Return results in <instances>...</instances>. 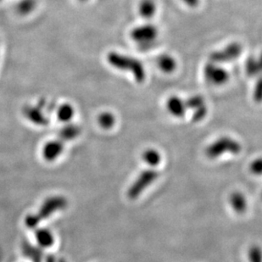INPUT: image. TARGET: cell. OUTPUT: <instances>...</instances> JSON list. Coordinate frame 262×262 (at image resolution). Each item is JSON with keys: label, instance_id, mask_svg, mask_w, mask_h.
<instances>
[{"label": "cell", "instance_id": "cell-1", "mask_svg": "<svg viewBox=\"0 0 262 262\" xmlns=\"http://www.w3.org/2000/svg\"><path fill=\"white\" fill-rule=\"evenodd\" d=\"M109 64L116 69L131 72L137 82L139 83L144 82L146 78L145 69L144 64L139 59L121 55L118 53H110L107 56Z\"/></svg>", "mask_w": 262, "mask_h": 262}, {"label": "cell", "instance_id": "cell-2", "mask_svg": "<svg viewBox=\"0 0 262 262\" xmlns=\"http://www.w3.org/2000/svg\"><path fill=\"white\" fill-rule=\"evenodd\" d=\"M67 200L61 196H55L48 199L37 214L29 215L26 218V225L29 228H36L41 221L50 217V215L58 210H63L64 208L67 207Z\"/></svg>", "mask_w": 262, "mask_h": 262}, {"label": "cell", "instance_id": "cell-3", "mask_svg": "<svg viewBox=\"0 0 262 262\" xmlns=\"http://www.w3.org/2000/svg\"><path fill=\"white\" fill-rule=\"evenodd\" d=\"M241 150L242 147L237 140L229 137H222L208 146L205 149V155L208 158L216 159L227 153L237 155Z\"/></svg>", "mask_w": 262, "mask_h": 262}, {"label": "cell", "instance_id": "cell-4", "mask_svg": "<svg viewBox=\"0 0 262 262\" xmlns=\"http://www.w3.org/2000/svg\"><path fill=\"white\" fill-rule=\"evenodd\" d=\"M159 178V172L156 170H146L137 178L127 192V196L131 200H136L144 193L146 188L149 187Z\"/></svg>", "mask_w": 262, "mask_h": 262}, {"label": "cell", "instance_id": "cell-5", "mask_svg": "<svg viewBox=\"0 0 262 262\" xmlns=\"http://www.w3.org/2000/svg\"><path fill=\"white\" fill-rule=\"evenodd\" d=\"M242 45L238 42H232L223 50L211 53L210 55V62L215 64H223L233 61L239 57L242 54Z\"/></svg>", "mask_w": 262, "mask_h": 262}, {"label": "cell", "instance_id": "cell-6", "mask_svg": "<svg viewBox=\"0 0 262 262\" xmlns=\"http://www.w3.org/2000/svg\"><path fill=\"white\" fill-rule=\"evenodd\" d=\"M130 36L138 43L148 45L156 40L158 36V29L152 24L139 26L132 30Z\"/></svg>", "mask_w": 262, "mask_h": 262}, {"label": "cell", "instance_id": "cell-7", "mask_svg": "<svg viewBox=\"0 0 262 262\" xmlns=\"http://www.w3.org/2000/svg\"><path fill=\"white\" fill-rule=\"evenodd\" d=\"M204 75L207 82L214 85H223L229 80V73L223 67L210 62L205 64Z\"/></svg>", "mask_w": 262, "mask_h": 262}, {"label": "cell", "instance_id": "cell-8", "mask_svg": "<svg viewBox=\"0 0 262 262\" xmlns=\"http://www.w3.org/2000/svg\"><path fill=\"white\" fill-rule=\"evenodd\" d=\"M166 109L173 117H183L185 116L187 107L185 101L178 96H171L166 101Z\"/></svg>", "mask_w": 262, "mask_h": 262}, {"label": "cell", "instance_id": "cell-9", "mask_svg": "<svg viewBox=\"0 0 262 262\" xmlns=\"http://www.w3.org/2000/svg\"><path fill=\"white\" fill-rule=\"evenodd\" d=\"M23 114L30 121L39 126H45L49 124V119L42 114L38 107H25L23 110Z\"/></svg>", "mask_w": 262, "mask_h": 262}, {"label": "cell", "instance_id": "cell-10", "mask_svg": "<svg viewBox=\"0 0 262 262\" xmlns=\"http://www.w3.org/2000/svg\"><path fill=\"white\" fill-rule=\"evenodd\" d=\"M63 144L60 140L51 141L45 144L42 149V156L48 161H55L63 151Z\"/></svg>", "mask_w": 262, "mask_h": 262}, {"label": "cell", "instance_id": "cell-11", "mask_svg": "<svg viewBox=\"0 0 262 262\" xmlns=\"http://www.w3.org/2000/svg\"><path fill=\"white\" fill-rule=\"evenodd\" d=\"M229 201H230V205L233 210L237 214H243L247 210V200L245 198V196L240 192L236 191V192L231 193Z\"/></svg>", "mask_w": 262, "mask_h": 262}, {"label": "cell", "instance_id": "cell-12", "mask_svg": "<svg viewBox=\"0 0 262 262\" xmlns=\"http://www.w3.org/2000/svg\"><path fill=\"white\" fill-rule=\"evenodd\" d=\"M157 5L155 0H141L139 5V15L144 19H150L156 15Z\"/></svg>", "mask_w": 262, "mask_h": 262}, {"label": "cell", "instance_id": "cell-13", "mask_svg": "<svg viewBox=\"0 0 262 262\" xmlns=\"http://www.w3.org/2000/svg\"><path fill=\"white\" fill-rule=\"evenodd\" d=\"M157 64L159 68L166 73H171L177 68L176 59L169 55H161L157 59Z\"/></svg>", "mask_w": 262, "mask_h": 262}, {"label": "cell", "instance_id": "cell-14", "mask_svg": "<svg viewBox=\"0 0 262 262\" xmlns=\"http://www.w3.org/2000/svg\"><path fill=\"white\" fill-rule=\"evenodd\" d=\"M81 133L79 126L75 125H67L59 131V138L60 141H69L77 138Z\"/></svg>", "mask_w": 262, "mask_h": 262}, {"label": "cell", "instance_id": "cell-15", "mask_svg": "<svg viewBox=\"0 0 262 262\" xmlns=\"http://www.w3.org/2000/svg\"><path fill=\"white\" fill-rule=\"evenodd\" d=\"M36 239L40 246L43 248L50 247L54 244V236L48 229H38L36 232Z\"/></svg>", "mask_w": 262, "mask_h": 262}, {"label": "cell", "instance_id": "cell-16", "mask_svg": "<svg viewBox=\"0 0 262 262\" xmlns=\"http://www.w3.org/2000/svg\"><path fill=\"white\" fill-rule=\"evenodd\" d=\"M143 160L149 166H157L161 163V154L159 153L156 149L148 148L143 153Z\"/></svg>", "mask_w": 262, "mask_h": 262}, {"label": "cell", "instance_id": "cell-17", "mask_svg": "<svg viewBox=\"0 0 262 262\" xmlns=\"http://www.w3.org/2000/svg\"><path fill=\"white\" fill-rule=\"evenodd\" d=\"M74 108L69 104H62L59 107L57 112V117L59 121L67 122L71 121L74 117Z\"/></svg>", "mask_w": 262, "mask_h": 262}, {"label": "cell", "instance_id": "cell-18", "mask_svg": "<svg viewBox=\"0 0 262 262\" xmlns=\"http://www.w3.org/2000/svg\"><path fill=\"white\" fill-rule=\"evenodd\" d=\"M245 69L247 72L248 76L250 77H256L261 74V70H260V63L257 59L255 57H250L246 61L245 64Z\"/></svg>", "mask_w": 262, "mask_h": 262}, {"label": "cell", "instance_id": "cell-19", "mask_svg": "<svg viewBox=\"0 0 262 262\" xmlns=\"http://www.w3.org/2000/svg\"><path fill=\"white\" fill-rule=\"evenodd\" d=\"M98 122L102 128L111 129L116 124V117L111 112H103L98 117Z\"/></svg>", "mask_w": 262, "mask_h": 262}, {"label": "cell", "instance_id": "cell-20", "mask_svg": "<svg viewBox=\"0 0 262 262\" xmlns=\"http://www.w3.org/2000/svg\"><path fill=\"white\" fill-rule=\"evenodd\" d=\"M186 107L187 110H194L198 109L200 107L204 106L205 105V99L201 95H194V96L190 97L188 99L185 100Z\"/></svg>", "mask_w": 262, "mask_h": 262}, {"label": "cell", "instance_id": "cell-21", "mask_svg": "<svg viewBox=\"0 0 262 262\" xmlns=\"http://www.w3.org/2000/svg\"><path fill=\"white\" fill-rule=\"evenodd\" d=\"M36 7L35 0H21L17 5V11L20 15H28Z\"/></svg>", "mask_w": 262, "mask_h": 262}, {"label": "cell", "instance_id": "cell-22", "mask_svg": "<svg viewBox=\"0 0 262 262\" xmlns=\"http://www.w3.org/2000/svg\"><path fill=\"white\" fill-rule=\"evenodd\" d=\"M23 251L26 255H28V257L31 258L34 262H41V252L39 250L32 247L28 244H25L23 247Z\"/></svg>", "mask_w": 262, "mask_h": 262}, {"label": "cell", "instance_id": "cell-23", "mask_svg": "<svg viewBox=\"0 0 262 262\" xmlns=\"http://www.w3.org/2000/svg\"><path fill=\"white\" fill-rule=\"evenodd\" d=\"M249 259L250 262H262V250L258 245H253L249 250Z\"/></svg>", "mask_w": 262, "mask_h": 262}, {"label": "cell", "instance_id": "cell-24", "mask_svg": "<svg viewBox=\"0 0 262 262\" xmlns=\"http://www.w3.org/2000/svg\"><path fill=\"white\" fill-rule=\"evenodd\" d=\"M208 109L206 105H204V106L200 107L198 109L194 110L193 111V116H192V120L194 122H198V121H201L206 117V115H207Z\"/></svg>", "mask_w": 262, "mask_h": 262}, {"label": "cell", "instance_id": "cell-25", "mask_svg": "<svg viewBox=\"0 0 262 262\" xmlns=\"http://www.w3.org/2000/svg\"><path fill=\"white\" fill-rule=\"evenodd\" d=\"M250 170L251 173L254 175H262V157L255 159V161H253L252 163L250 164Z\"/></svg>", "mask_w": 262, "mask_h": 262}, {"label": "cell", "instance_id": "cell-26", "mask_svg": "<svg viewBox=\"0 0 262 262\" xmlns=\"http://www.w3.org/2000/svg\"><path fill=\"white\" fill-rule=\"evenodd\" d=\"M254 99L256 103H261L262 102V75H260V78L258 80L256 84H255V89H254V94H253Z\"/></svg>", "mask_w": 262, "mask_h": 262}, {"label": "cell", "instance_id": "cell-27", "mask_svg": "<svg viewBox=\"0 0 262 262\" xmlns=\"http://www.w3.org/2000/svg\"><path fill=\"white\" fill-rule=\"evenodd\" d=\"M182 1L191 8L197 7L200 4V0H182Z\"/></svg>", "mask_w": 262, "mask_h": 262}, {"label": "cell", "instance_id": "cell-28", "mask_svg": "<svg viewBox=\"0 0 262 262\" xmlns=\"http://www.w3.org/2000/svg\"><path fill=\"white\" fill-rule=\"evenodd\" d=\"M258 60H259V63H260V70H261V74L260 75H262V53L261 55H260V58L258 59Z\"/></svg>", "mask_w": 262, "mask_h": 262}, {"label": "cell", "instance_id": "cell-29", "mask_svg": "<svg viewBox=\"0 0 262 262\" xmlns=\"http://www.w3.org/2000/svg\"><path fill=\"white\" fill-rule=\"evenodd\" d=\"M81 1H86V0H81Z\"/></svg>", "mask_w": 262, "mask_h": 262}, {"label": "cell", "instance_id": "cell-30", "mask_svg": "<svg viewBox=\"0 0 262 262\" xmlns=\"http://www.w3.org/2000/svg\"><path fill=\"white\" fill-rule=\"evenodd\" d=\"M0 1H2V0H0Z\"/></svg>", "mask_w": 262, "mask_h": 262}, {"label": "cell", "instance_id": "cell-31", "mask_svg": "<svg viewBox=\"0 0 262 262\" xmlns=\"http://www.w3.org/2000/svg\"><path fill=\"white\" fill-rule=\"evenodd\" d=\"M262 196V195H261Z\"/></svg>", "mask_w": 262, "mask_h": 262}]
</instances>
